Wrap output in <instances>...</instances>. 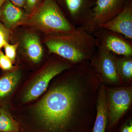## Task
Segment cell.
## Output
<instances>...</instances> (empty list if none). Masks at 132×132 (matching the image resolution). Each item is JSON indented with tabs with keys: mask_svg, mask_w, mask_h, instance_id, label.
I'll return each instance as SVG.
<instances>
[{
	"mask_svg": "<svg viewBox=\"0 0 132 132\" xmlns=\"http://www.w3.org/2000/svg\"><path fill=\"white\" fill-rule=\"evenodd\" d=\"M44 42L49 54L73 64L90 60L97 49L93 34L83 27L73 32L48 35Z\"/></svg>",
	"mask_w": 132,
	"mask_h": 132,
	"instance_id": "1",
	"label": "cell"
},
{
	"mask_svg": "<svg viewBox=\"0 0 132 132\" xmlns=\"http://www.w3.org/2000/svg\"><path fill=\"white\" fill-rule=\"evenodd\" d=\"M22 24L37 29L48 35L73 32L77 29L67 19L55 0H43Z\"/></svg>",
	"mask_w": 132,
	"mask_h": 132,
	"instance_id": "2",
	"label": "cell"
},
{
	"mask_svg": "<svg viewBox=\"0 0 132 132\" xmlns=\"http://www.w3.org/2000/svg\"><path fill=\"white\" fill-rule=\"evenodd\" d=\"M75 64L63 59L51 61L36 76L24 95L23 101L27 102L37 98L46 90L53 78Z\"/></svg>",
	"mask_w": 132,
	"mask_h": 132,
	"instance_id": "3",
	"label": "cell"
},
{
	"mask_svg": "<svg viewBox=\"0 0 132 132\" xmlns=\"http://www.w3.org/2000/svg\"><path fill=\"white\" fill-rule=\"evenodd\" d=\"M106 89L108 121L111 130L125 114L131 104V87L107 88Z\"/></svg>",
	"mask_w": 132,
	"mask_h": 132,
	"instance_id": "4",
	"label": "cell"
},
{
	"mask_svg": "<svg viewBox=\"0 0 132 132\" xmlns=\"http://www.w3.org/2000/svg\"><path fill=\"white\" fill-rule=\"evenodd\" d=\"M116 58L111 52L97 48L89 60L102 83L120 86L122 81L117 70Z\"/></svg>",
	"mask_w": 132,
	"mask_h": 132,
	"instance_id": "5",
	"label": "cell"
},
{
	"mask_svg": "<svg viewBox=\"0 0 132 132\" xmlns=\"http://www.w3.org/2000/svg\"><path fill=\"white\" fill-rule=\"evenodd\" d=\"M126 0H95L90 20L84 27L92 33L123 10Z\"/></svg>",
	"mask_w": 132,
	"mask_h": 132,
	"instance_id": "6",
	"label": "cell"
},
{
	"mask_svg": "<svg viewBox=\"0 0 132 132\" xmlns=\"http://www.w3.org/2000/svg\"><path fill=\"white\" fill-rule=\"evenodd\" d=\"M93 35L97 48L105 50L116 55L132 56V41L120 34L100 27Z\"/></svg>",
	"mask_w": 132,
	"mask_h": 132,
	"instance_id": "7",
	"label": "cell"
},
{
	"mask_svg": "<svg viewBox=\"0 0 132 132\" xmlns=\"http://www.w3.org/2000/svg\"><path fill=\"white\" fill-rule=\"evenodd\" d=\"M65 16L75 26L84 27L89 21L95 0H63Z\"/></svg>",
	"mask_w": 132,
	"mask_h": 132,
	"instance_id": "8",
	"label": "cell"
},
{
	"mask_svg": "<svg viewBox=\"0 0 132 132\" xmlns=\"http://www.w3.org/2000/svg\"><path fill=\"white\" fill-rule=\"evenodd\" d=\"M100 27L120 34L125 38L132 41L131 0H126L125 7L121 12Z\"/></svg>",
	"mask_w": 132,
	"mask_h": 132,
	"instance_id": "9",
	"label": "cell"
},
{
	"mask_svg": "<svg viewBox=\"0 0 132 132\" xmlns=\"http://www.w3.org/2000/svg\"><path fill=\"white\" fill-rule=\"evenodd\" d=\"M28 15L21 8L14 5L9 0H6L1 9L0 21L7 28L11 30L22 24Z\"/></svg>",
	"mask_w": 132,
	"mask_h": 132,
	"instance_id": "10",
	"label": "cell"
},
{
	"mask_svg": "<svg viewBox=\"0 0 132 132\" xmlns=\"http://www.w3.org/2000/svg\"><path fill=\"white\" fill-rule=\"evenodd\" d=\"M108 117L106 86L101 83L97 101V112L92 132H106L108 125Z\"/></svg>",
	"mask_w": 132,
	"mask_h": 132,
	"instance_id": "11",
	"label": "cell"
},
{
	"mask_svg": "<svg viewBox=\"0 0 132 132\" xmlns=\"http://www.w3.org/2000/svg\"><path fill=\"white\" fill-rule=\"evenodd\" d=\"M22 44L26 54L33 62H40L43 50L38 36L35 33H26L22 37Z\"/></svg>",
	"mask_w": 132,
	"mask_h": 132,
	"instance_id": "12",
	"label": "cell"
},
{
	"mask_svg": "<svg viewBox=\"0 0 132 132\" xmlns=\"http://www.w3.org/2000/svg\"><path fill=\"white\" fill-rule=\"evenodd\" d=\"M117 70L122 82H130L132 79V56L117 55Z\"/></svg>",
	"mask_w": 132,
	"mask_h": 132,
	"instance_id": "13",
	"label": "cell"
},
{
	"mask_svg": "<svg viewBox=\"0 0 132 132\" xmlns=\"http://www.w3.org/2000/svg\"><path fill=\"white\" fill-rule=\"evenodd\" d=\"M21 73L19 70L9 73L0 79V98L10 93L19 82Z\"/></svg>",
	"mask_w": 132,
	"mask_h": 132,
	"instance_id": "14",
	"label": "cell"
},
{
	"mask_svg": "<svg viewBox=\"0 0 132 132\" xmlns=\"http://www.w3.org/2000/svg\"><path fill=\"white\" fill-rule=\"evenodd\" d=\"M18 130L16 123L3 111L0 114V132H16Z\"/></svg>",
	"mask_w": 132,
	"mask_h": 132,
	"instance_id": "15",
	"label": "cell"
},
{
	"mask_svg": "<svg viewBox=\"0 0 132 132\" xmlns=\"http://www.w3.org/2000/svg\"><path fill=\"white\" fill-rule=\"evenodd\" d=\"M18 43L11 45L8 42H5L4 47L5 55L10 59L12 62H14L16 55V50L18 47Z\"/></svg>",
	"mask_w": 132,
	"mask_h": 132,
	"instance_id": "16",
	"label": "cell"
},
{
	"mask_svg": "<svg viewBox=\"0 0 132 132\" xmlns=\"http://www.w3.org/2000/svg\"><path fill=\"white\" fill-rule=\"evenodd\" d=\"M11 33L10 29L7 28L0 22V50L3 46L5 42H8Z\"/></svg>",
	"mask_w": 132,
	"mask_h": 132,
	"instance_id": "17",
	"label": "cell"
},
{
	"mask_svg": "<svg viewBox=\"0 0 132 132\" xmlns=\"http://www.w3.org/2000/svg\"><path fill=\"white\" fill-rule=\"evenodd\" d=\"M0 67L4 71H9L14 68L11 61L1 50H0Z\"/></svg>",
	"mask_w": 132,
	"mask_h": 132,
	"instance_id": "18",
	"label": "cell"
},
{
	"mask_svg": "<svg viewBox=\"0 0 132 132\" xmlns=\"http://www.w3.org/2000/svg\"><path fill=\"white\" fill-rule=\"evenodd\" d=\"M40 0H26L24 7L27 14H31L40 4Z\"/></svg>",
	"mask_w": 132,
	"mask_h": 132,
	"instance_id": "19",
	"label": "cell"
},
{
	"mask_svg": "<svg viewBox=\"0 0 132 132\" xmlns=\"http://www.w3.org/2000/svg\"><path fill=\"white\" fill-rule=\"evenodd\" d=\"M120 132H132V121L131 120L128 121L123 125L121 129Z\"/></svg>",
	"mask_w": 132,
	"mask_h": 132,
	"instance_id": "20",
	"label": "cell"
},
{
	"mask_svg": "<svg viewBox=\"0 0 132 132\" xmlns=\"http://www.w3.org/2000/svg\"><path fill=\"white\" fill-rule=\"evenodd\" d=\"M15 6L19 8L24 7L26 0H9Z\"/></svg>",
	"mask_w": 132,
	"mask_h": 132,
	"instance_id": "21",
	"label": "cell"
},
{
	"mask_svg": "<svg viewBox=\"0 0 132 132\" xmlns=\"http://www.w3.org/2000/svg\"><path fill=\"white\" fill-rule=\"evenodd\" d=\"M6 1V0H0V12H1L2 7Z\"/></svg>",
	"mask_w": 132,
	"mask_h": 132,
	"instance_id": "22",
	"label": "cell"
},
{
	"mask_svg": "<svg viewBox=\"0 0 132 132\" xmlns=\"http://www.w3.org/2000/svg\"><path fill=\"white\" fill-rule=\"evenodd\" d=\"M0 114H1V112H0Z\"/></svg>",
	"mask_w": 132,
	"mask_h": 132,
	"instance_id": "23",
	"label": "cell"
},
{
	"mask_svg": "<svg viewBox=\"0 0 132 132\" xmlns=\"http://www.w3.org/2000/svg\"></svg>",
	"mask_w": 132,
	"mask_h": 132,
	"instance_id": "24",
	"label": "cell"
}]
</instances>
